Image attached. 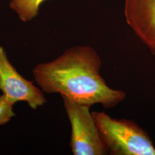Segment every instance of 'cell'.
I'll return each mask as SVG.
<instances>
[{"mask_svg": "<svg viewBox=\"0 0 155 155\" xmlns=\"http://www.w3.org/2000/svg\"><path fill=\"white\" fill-rule=\"evenodd\" d=\"M102 61L90 46L77 45L66 50L52 61L34 67L33 77L42 91L59 93L81 105L101 104L110 109L125 99L122 90L109 87L100 74Z\"/></svg>", "mask_w": 155, "mask_h": 155, "instance_id": "cell-1", "label": "cell"}, {"mask_svg": "<svg viewBox=\"0 0 155 155\" xmlns=\"http://www.w3.org/2000/svg\"><path fill=\"white\" fill-rule=\"evenodd\" d=\"M102 140L111 155H155L149 135L135 122L111 118L104 112H91Z\"/></svg>", "mask_w": 155, "mask_h": 155, "instance_id": "cell-2", "label": "cell"}, {"mask_svg": "<svg viewBox=\"0 0 155 155\" xmlns=\"http://www.w3.org/2000/svg\"><path fill=\"white\" fill-rule=\"evenodd\" d=\"M71 125L70 147L74 155H104L107 150L88 106L61 96Z\"/></svg>", "mask_w": 155, "mask_h": 155, "instance_id": "cell-3", "label": "cell"}, {"mask_svg": "<svg viewBox=\"0 0 155 155\" xmlns=\"http://www.w3.org/2000/svg\"><path fill=\"white\" fill-rule=\"evenodd\" d=\"M0 90L6 99L15 105L27 102L36 110L47 102L43 91L17 72L9 61L5 51L0 47Z\"/></svg>", "mask_w": 155, "mask_h": 155, "instance_id": "cell-4", "label": "cell"}, {"mask_svg": "<svg viewBox=\"0 0 155 155\" xmlns=\"http://www.w3.org/2000/svg\"><path fill=\"white\" fill-rule=\"evenodd\" d=\"M129 26L155 56V0H125Z\"/></svg>", "mask_w": 155, "mask_h": 155, "instance_id": "cell-5", "label": "cell"}, {"mask_svg": "<svg viewBox=\"0 0 155 155\" xmlns=\"http://www.w3.org/2000/svg\"><path fill=\"white\" fill-rule=\"evenodd\" d=\"M45 0H11L9 8L24 22L32 20L38 14L39 6Z\"/></svg>", "mask_w": 155, "mask_h": 155, "instance_id": "cell-6", "label": "cell"}, {"mask_svg": "<svg viewBox=\"0 0 155 155\" xmlns=\"http://www.w3.org/2000/svg\"><path fill=\"white\" fill-rule=\"evenodd\" d=\"M13 105L3 95H0V125L5 124L13 117L15 116L13 109Z\"/></svg>", "mask_w": 155, "mask_h": 155, "instance_id": "cell-7", "label": "cell"}]
</instances>
